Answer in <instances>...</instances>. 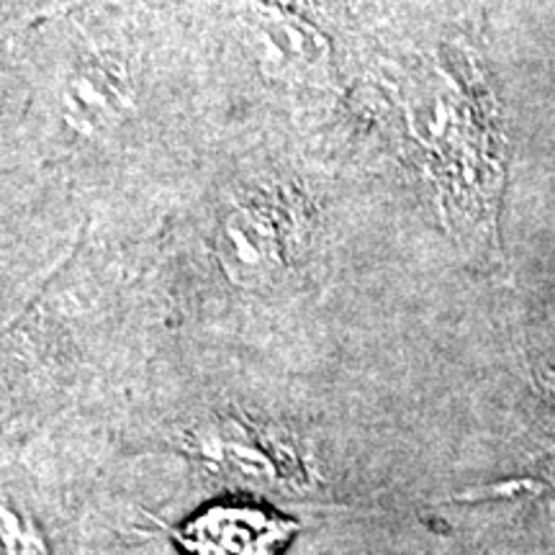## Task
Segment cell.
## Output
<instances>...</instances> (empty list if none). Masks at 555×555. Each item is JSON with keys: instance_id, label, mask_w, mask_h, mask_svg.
<instances>
[{"instance_id": "obj_1", "label": "cell", "mask_w": 555, "mask_h": 555, "mask_svg": "<svg viewBox=\"0 0 555 555\" xmlns=\"http://www.w3.org/2000/svg\"><path fill=\"white\" fill-rule=\"evenodd\" d=\"M294 519L260 504H214L180 525L183 555H281L294 538Z\"/></svg>"}, {"instance_id": "obj_2", "label": "cell", "mask_w": 555, "mask_h": 555, "mask_svg": "<svg viewBox=\"0 0 555 555\" xmlns=\"http://www.w3.org/2000/svg\"><path fill=\"white\" fill-rule=\"evenodd\" d=\"M217 450V461L221 468H227V474L242 478L255 486H294L301 481L296 466L286 461L283 455L270 453V446L258 440H240L237 437H221L219 442H214Z\"/></svg>"}, {"instance_id": "obj_3", "label": "cell", "mask_w": 555, "mask_h": 555, "mask_svg": "<svg viewBox=\"0 0 555 555\" xmlns=\"http://www.w3.org/2000/svg\"><path fill=\"white\" fill-rule=\"evenodd\" d=\"M0 538H3V555H50L37 527L11 506H3L0 515Z\"/></svg>"}]
</instances>
